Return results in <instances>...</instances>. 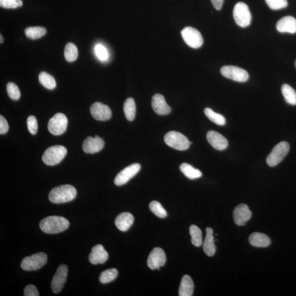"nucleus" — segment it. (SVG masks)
<instances>
[{"label":"nucleus","mask_w":296,"mask_h":296,"mask_svg":"<svg viewBox=\"0 0 296 296\" xmlns=\"http://www.w3.org/2000/svg\"><path fill=\"white\" fill-rule=\"evenodd\" d=\"M69 222L63 217L49 216L40 222V228L45 233L53 234L61 233L67 230Z\"/></svg>","instance_id":"1"},{"label":"nucleus","mask_w":296,"mask_h":296,"mask_svg":"<svg viewBox=\"0 0 296 296\" xmlns=\"http://www.w3.org/2000/svg\"><path fill=\"white\" fill-rule=\"evenodd\" d=\"M76 189L71 185L65 184L53 188L49 192V200L54 204L70 202L75 198Z\"/></svg>","instance_id":"2"},{"label":"nucleus","mask_w":296,"mask_h":296,"mask_svg":"<svg viewBox=\"0 0 296 296\" xmlns=\"http://www.w3.org/2000/svg\"><path fill=\"white\" fill-rule=\"evenodd\" d=\"M67 154V148L64 146H52L45 150L42 157L43 161L48 166H55L62 161Z\"/></svg>","instance_id":"3"},{"label":"nucleus","mask_w":296,"mask_h":296,"mask_svg":"<svg viewBox=\"0 0 296 296\" xmlns=\"http://www.w3.org/2000/svg\"><path fill=\"white\" fill-rule=\"evenodd\" d=\"M164 141L167 146L178 150H186L191 145L190 142L184 135L176 131L167 133L164 135Z\"/></svg>","instance_id":"4"},{"label":"nucleus","mask_w":296,"mask_h":296,"mask_svg":"<svg viewBox=\"0 0 296 296\" xmlns=\"http://www.w3.org/2000/svg\"><path fill=\"white\" fill-rule=\"evenodd\" d=\"M233 16L236 23L242 28L248 27L252 22V16L249 8L244 2H238L234 6Z\"/></svg>","instance_id":"5"},{"label":"nucleus","mask_w":296,"mask_h":296,"mask_svg":"<svg viewBox=\"0 0 296 296\" xmlns=\"http://www.w3.org/2000/svg\"><path fill=\"white\" fill-rule=\"evenodd\" d=\"M290 150L289 144L281 142L275 146L269 155L267 156L266 163L270 167L277 166L282 161Z\"/></svg>","instance_id":"6"},{"label":"nucleus","mask_w":296,"mask_h":296,"mask_svg":"<svg viewBox=\"0 0 296 296\" xmlns=\"http://www.w3.org/2000/svg\"><path fill=\"white\" fill-rule=\"evenodd\" d=\"M47 261V256L43 252L37 253L32 256L24 258L22 261L21 268L26 271L38 270L45 265Z\"/></svg>","instance_id":"7"},{"label":"nucleus","mask_w":296,"mask_h":296,"mask_svg":"<svg viewBox=\"0 0 296 296\" xmlns=\"http://www.w3.org/2000/svg\"><path fill=\"white\" fill-rule=\"evenodd\" d=\"M182 38L189 47L199 48L202 46L203 38L196 29L190 27L184 28L181 31Z\"/></svg>","instance_id":"8"},{"label":"nucleus","mask_w":296,"mask_h":296,"mask_svg":"<svg viewBox=\"0 0 296 296\" xmlns=\"http://www.w3.org/2000/svg\"><path fill=\"white\" fill-rule=\"evenodd\" d=\"M221 73L225 77L238 82H245L249 78V74L245 70L236 66H224L221 69Z\"/></svg>","instance_id":"9"},{"label":"nucleus","mask_w":296,"mask_h":296,"mask_svg":"<svg viewBox=\"0 0 296 296\" xmlns=\"http://www.w3.org/2000/svg\"><path fill=\"white\" fill-rule=\"evenodd\" d=\"M68 118L63 113H57L49 120L48 130L55 135L63 134L67 130Z\"/></svg>","instance_id":"10"},{"label":"nucleus","mask_w":296,"mask_h":296,"mask_svg":"<svg viewBox=\"0 0 296 296\" xmlns=\"http://www.w3.org/2000/svg\"><path fill=\"white\" fill-rule=\"evenodd\" d=\"M68 273V267L65 265H61L58 268L51 282V288L53 293H59L62 290L67 281Z\"/></svg>","instance_id":"11"},{"label":"nucleus","mask_w":296,"mask_h":296,"mask_svg":"<svg viewBox=\"0 0 296 296\" xmlns=\"http://www.w3.org/2000/svg\"><path fill=\"white\" fill-rule=\"evenodd\" d=\"M140 169L141 165L139 163L131 164L118 173L114 179V183L118 186L125 184L137 174Z\"/></svg>","instance_id":"12"},{"label":"nucleus","mask_w":296,"mask_h":296,"mask_svg":"<svg viewBox=\"0 0 296 296\" xmlns=\"http://www.w3.org/2000/svg\"><path fill=\"white\" fill-rule=\"evenodd\" d=\"M166 257L163 250L160 248H156L151 251L148 258L147 265L152 270L158 269L165 264Z\"/></svg>","instance_id":"13"},{"label":"nucleus","mask_w":296,"mask_h":296,"mask_svg":"<svg viewBox=\"0 0 296 296\" xmlns=\"http://www.w3.org/2000/svg\"><path fill=\"white\" fill-rule=\"evenodd\" d=\"M90 113L94 119L103 121L109 120L112 115L109 106L100 102L94 103L90 107Z\"/></svg>","instance_id":"14"},{"label":"nucleus","mask_w":296,"mask_h":296,"mask_svg":"<svg viewBox=\"0 0 296 296\" xmlns=\"http://www.w3.org/2000/svg\"><path fill=\"white\" fill-rule=\"evenodd\" d=\"M104 147V139L96 135L94 138L88 137L82 144V149L85 153L94 154L100 151Z\"/></svg>","instance_id":"15"},{"label":"nucleus","mask_w":296,"mask_h":296,"mask_svg":"<svg viewBox=\"0 0 296 296\" xmlns=\"http://www.w3.org/2000/svg\"><path fill=\"white\" fill-rule=\"evenodd\" d=\"M252 217V213L245 204L238 205L233 211L234 222L238 226L244 225Z\"/></svg>","instance_id":"16"},{"label":"nucleus","mask_w":296,"mask_h":296,"mask_svg":"<svg viewBox=\"0 0 296 296\" xmlns=\"http://www.w3.org/2000/svg\"><path fill=\"white\" fill-rule=\"evenodd\" d=\"M207 138L208 143L216 150H223L228 146L227 139L216 131H209Z\"/></svg>","instance_id":"17"},{"label":"nucleus","mask_w":296,"mask_h":296,"mask_svg":"<svg viewBox=\"0 0 296 296\" xmlns=\"http://www.w3.org/2000/svg\"><path fill=\"white\" fill-rule=\"evenodd\" d=\"M151 106L154 112L160 115H168L171 112L170 106L161 94H155L152 97Z\"/></svg>","instance_id":"18"},{"label":"nucleus","mask_w":296,"mask_h":296,"mask_svg":"<svg viewBox=\"0 0 296 296\" xmlns=\"http://www.w3.org/2000/svg\"><path fill=\"white\" fill-rule=\"evenodd\" d=\"M109 258L108 252L102 245L94 246L89 255V261L92 265L104 264Z\"/></svg>","instance_id":"19"},{"label":"nucleus","mask_w":296,"mask_h":296,"mask_svg":"<svg viewBox=\"0 0 296 296\" xmlns=\"http://www.w3.org/2000/svg\"><path fill=\"white\" fill-rule=\"evenodd\" d=\"M276 27L280 32L295 34L296 32V19L292 16H284L279 20Z\"/></svg>","instance_id":"20"},{"label":"nucleus","mask_w":296,"mask_h":296,"mask_svg":"<svg viewBox=\"0 0 296 296\" xmlns=\"http://www.w3.org/2000/svg\"><path fill=\"white\" fill-rule=\"evenodd\" d=\"M134 217L129 212H123L119 215L115 220V225L122 232H126L133 225Z\"/></svg>","instance_id":"21"},{"label":"nucleus","mask_w":296,"mask_h":296,"mask_svg":"<svg viewBox=\"0 0 296 296\" xmlns=\"http://www.w3.org/2000/svg\"><path fill=\"white\" fill-rule=\"evenodd\" d=\"M207 235L203 243L204 252L207 256H213L216 253V246L214 243V237L213 236V230L211 228H207L206 229Z\"/></svg>","instance_id":"22"},{"label":"nucleus","mask_w":296,"mask_h":296,"mask_svg":"<svg viewBox=\"0 0 296 296\" xmlns=\"http://www.w3.org/2000/svg\"><path fill=\"white\" fill-rule=\"evenodd\" d=\"M251 245L257 248H266L271 244L270 238L265 234L253 233L249 237Z\"/></svg>","instance_id":"23"},{"label":"nucleus","mask_w":296,"mask_h":296,"mask_svg":"<svg viewBox=\"0 0 296 296\" xmlns=\"http://www.w3.org/2000/svg\"><path fill=\"white\" fill-rule=\"evenodd\" d=\"M194 289V282H193L192 278L189 275H184L182 279V281H181L179 296H191L192 295Z\"/></svg>","instance_id":"24"},{"label":"nucleus","mask_w":296,"mask_h":296,"mask_svg":"<svg viewBox=\"0 0 296 296\" xmlns=\"http://www.w3.org/2000/svg\"><path fill=\"white\" fill-rule=\"evenodd\" d=\"M179 168L181 172L189 179H195L202 176V173L200 170L196 169L187 163L181 164Z\"/></svg>","instance_id":"25"},{"label":"nucleus","mask_w":296,"mask_h":296,"mask_svg":"<svg viewBox=\"0 0 296 296\" xmlns=\"http://www.w3.org/2000/svg\"><path fill=\"white\" fill-rule=\"evenodd\" d=\"M123 111L127 120L130 121L134 120L136 113V106L133 98H127L125 101L123 105Z\"/></svg>","instance_id":"26"},{"label":"nucleus","mask_w":296,"mask_h":296,"mask_svg":"<svg viewBox=\"0 0 296 296\" xmlns=\"http://www.w3.org/2000/svg\"><path fill=\"white\" fill-rule=\"evenodd\" d=\"M46 28L42 27H29L25 30V34L28 39L36 40L46 35Z\"/></svg>","instance_id":"27"},{"label":"nucleus","mask_w":296,"mask_h":296,"mask_svg":"<svg viewBox=\"0 0 296 296\" xmlns=\"http://www.w3.org/2000/svg\"><path fill=\"white\" fill-rule=\"evenodd\" d=\"M281 92L288 104L296 105V92L293 88L289 85L283 84L281 87Z\"/></svg>","instance_id":"28"},{"label":"nucleus","mask_w":296,"mask_h":296,"mask_svg":"<svg viewBox=\"0 0 296 296\" xmlns=\"http://www.w3.org/2000/svg\"><path fill=\"white\" fill-rule=\"evenodd\" d=\"M39 80L40 83L48 89H53L56 87L54 77L46 72H41L39 74Z\"/></svg>","instance_id":"29"},{"label":"nucleus","mask_w":296,"mask_h":296,"mask_svg":"<svg viewBox=\"0 0 296 296\" xmlns=\"http://www.w3.org/2000/svg\"><path fill=\"white\" fill-rule=\"evenodd\" d=\"M189 232L192 237V243L196 247H200L203 245L202 232L195 225H192L189 228Z\"/></svg>","instance_id":"30"},{"label":"nucleus","mask_w":296,"mask_h":296,"mask_svg":"<svg viewBox=\"0 0 296 296\" xmlns=\"http://www.w3.org/2000/svg\"><path fill=\"white\" fill-rule=\"evenodd\" d=\"M204 113L209 120L216 124L219 126H224L225 124V118L223 115L215 113L211 109L208 108L205 109Z\"/></svg>","instance_id":"31"},{"label":"nucleus","mask_w":296,"mask_h":296,"mask_svg":"<svg viewBox=\"0 0 296 296\" xmlns=\"http://www.w3.org/2000/svg\"><path fill=\"white\" fill-rule=\"evenodd\" d=\"M64 57L69 62H73L77 59L78 57L77 48L75 44L69 43L66 44L64 49Z\"/></svg>","instance_id":"32"},{"label":"nucleus","mask_w":296,"mask_h":296,"mask_svg":"<svg viewBox=\"0 0 296 296\" xmlns=\"http://www.w3.org/2000/svg\"><path fill=\"white\" fill-rule=\"evenodd\" d=\"M118 274V271L117 269L112 268L107 269L100 275V281L102 283H109L114 281L117 278Z\"/></svg>","instance_id":"33"},{"label":"nucleus","mask_w":296,"mask_h":296,"mask_svg":"<svg viewBox=\"0 0 296 296\" xmlns=\"http://www.w3.org/2000/svg\"><path fill=\"white\" fill-rule=\"evenodd\" d=\"M149 208L155 215L160 218V219H164L167 216V214L165 209L163 208L161 204L159 203L158 201H151L149 204Z\"/></svg>","instance_id":"34"},{"label":"nucleus","mask_w":296,"mask_h":296,"mask_svg":"<svg viewBox=\"0 0 296 296\" xmlns=\"http://www.w3.org/2000/svg\"><path fill=\"white\" fill-rule=\"evenodd\" d=\"M7 92L8 96L15 101H17L20 97V90L17 86L13 82H9L6 86Z\"/></svg>","instance_id":"35"},{"label":"nucleus","mask_w":296,"mask_h":296,"mask_svg":"<svg viewBox=\"0 0 296 296\" xmlns=\"http://www.w3.org/2000/svg\"><path fill=\"white\" fill-rule=\"evenodd\" d=\"M267 5L273 10L283 9L288 5L287 0H265Z\"/></svg>","instance_id":"36"},{"label":"nucleus","mask_w":296,"mask_h":296,"mask_svg":"<svg viewBox=\"0 0 296 296\" xmlns=\"http://www.w3.org/2000/svg\"><path fill=\"white\" fill-rule=\"evenodd\" d=\"M22 5V0H0V6L7 9L18 8Z\"/></svg>","instance_id":"37"},{"label":"nucleus","mask_w":296,"mask_h":296,"mask_svg":"<svg viewBox=\"0 0 296 296\" xmlns=\"http://www.w3.org/2000/svg\"><path fill=\"white\" fill-rule=\"evenodd\" d=\"M28 129L30 133L35 135L38 130V121L34 116L29 117L27 119Z\"/></svg>","instance_id":"38"},{"label":"nucleus","mask_w":296,"mask_h":296,"mask_svg":"<svg viewBox=\"0 0 296 296\" xmlns=\"http://www.w3.org/2000/svg\"><path fill=\"white\" fill-rule=\"evenodd\" d=\"M96 56L101 60L104 61L108 59V53L106 49L101 44L96 45L95 47Z\"/></svg>","instance_id":"39"},{"label":"nucleus","mask_w":296,"mask_h":296,"mask_svg":"<svg viewBox=\"0 0 296 296\" xmlns=\"http://www.w3.org/2000/svg\"><path fill=\"white\" fill-rule=\"evenodd\" d=\"M25 296H39V293L37 288L32 285H27L24 291Z\"/></svg>","instance_id":"40"},{"label":"nucleus","mask_w":296,"mask_h":296,"mask_svg":"<svg viewBox=\"0 0 296 296\" xmlns=\"http://www.w3.org/2000/svg\"><path fill=\"white\" fill-rule=\"evenodd\" d=\"M9 129L8 122L2 115L0 116V134H3L7 133Z\"/></svg>","instance_id":"41"},{"label":"nucleus","mask_w":296,"mask_h":296,"mask_svg":"<svg viewBox=\"0 0 296 296\" xmlns=\"http://www.w3.org/2000/svg\"><path fill=\"white\" fill-rule=\"evenodd\" d=\"M214 7L217 10H220L223 6L224 0H211Z\"/></svg>","instance_id":"42"},{"label":"nucleus","mask_w":296,"mask_h":296,"mask_svg":"<svg viewBox=\"0 0 296 296\" xmlns=\"http://www.w3.org/2000/svg\"><path fill=\"white\" fill-rule=\"evenodd\" d=\"M1 41H0V43H1V44L3 43V37L2 36V35L1 34Z\"/></svg>","instance_id":"43"},{"label":"nucleus","mask_w":296,"mask_h":296,"mask_svg":"<svg viewBox=\"0 0 296 296\" xmlns=\"http://www.w3.org/2000/svg\"><path fill=\"white\" fill-rule=\"evenodd\" d=\"M295 66H296V60L295 61Z\"/></svg>","instance_id":"44"}]
</instances>
